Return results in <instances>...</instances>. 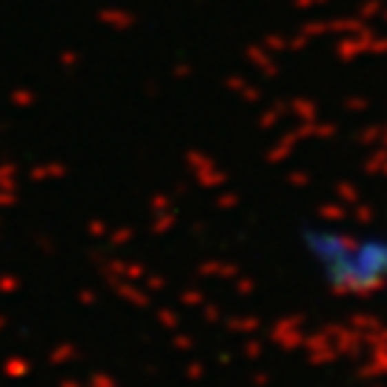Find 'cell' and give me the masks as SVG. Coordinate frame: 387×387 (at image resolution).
<instances>
[{
	"label": "cell",
	"mask_w": 387,
	"mask_h": 387,
	"mask_svg": "<svg viewBox=\"0 0 387 387\" xmlns=\"http://www.w3.org/2000/svg\"><path fill=\"white\" fill-rule=\"evenodd\" d=\"M298 247L315 281L339 298L387 307V233L347 224H307Z\"/></svg>",
	"instance_id": "6da1fadb"
}]
</instances>
